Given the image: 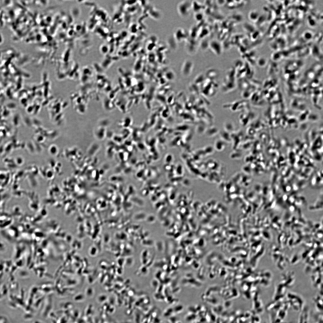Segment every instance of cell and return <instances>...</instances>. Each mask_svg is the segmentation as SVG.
<instances>
[{
    "label": "cell",
    "instance_id": "obj_1",
    "mask_svg": "<svg viewBox=\"0 0 323 323\" xmlns=\"http://www.w3.org/2000/svg\"><path fill=\"white\" fill-rule=\"evenodd\" d=\"M300 312L298 323H308L309 313L308 308L304 307Z\"/></svg>",
    "mask_w": 323,
    "mask_h": 323
},
{
    "label": "cell",
    "instance_id": "obj_2",
    "mask_svg": "<svg viewBox=\"0 0 323 323\" xmlns=\"http://www.w3.org/2000/svg\"><path fill=\"white\" fill-rule=\"evenodd\" d=\"M317 300H315L314 301L316 308L318 311L321 312H322V313L323 310L322 300H321L319 298H317Z\"/></svg>",
    "mask_w": 323,
    "mask_h": 323
},
{
    "label": "cell",
    "instance_id": "obj_3",
    "mask_svg": "<svg viewBox=\"0 0 323 323\" xmlns=\"http://www.w3.org/2000/svg\"><path fill=\"white\" fill-rule=\"evenodd\" d=\"M286 323V322H285V323H284V322H281V323Z\"/></svg>",
    "mask_w": 323,
    "mask_h": 323
}]
</instances>
